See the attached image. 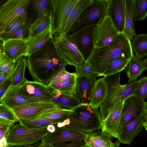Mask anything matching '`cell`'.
<instances>
[{"label": "cell", "instance_id": "9f6ffc18", "mask_svg": "<svg viewBox=\"0 0 147 147\" xmlns=\"http://www.w3.org/2000/svg\"><path fill=\"white\" fill-rule=\"evenodd\" d=\"M144 112L146 114V117H147V102H144Z\"/></svg>", "mask_w": 147, "mask_h": 147}, {"label": "cell", "instance_id": "f5cc1de1", "mask_svg": "<svg viewBox=\"0 0 147 147\" xmlns=\"http://www.w3.org/2000/svg\"><path fill=\"white\" fill-rule=\"evenodd\" d=\"M56 127L53 124H50L47 127V130L51 133L54 132L56 130Z\"/></svg>", "mask_w": 147, "mask_h": 147}, {"label": "cell", "instance_id": "d4e9b609", "mask_svg": "<svg viewBox=\"0 0 147 147\" xmlns=\"http://www.w3.org/2000/svg\"><path fill=\"white\" fill-rule=\"evenodd\" d=\"M125 8L124 27L123 33L130 40L136 35L135 16L133 0H124Z\"/></svg>", "mask_w": 147, "mask_h": 147}, {"label": "cell", "instance_id": "91938a15", "mask_svg": "<svg viewBox=\"0 0 147 147\" xmlns=\"http://www.w3.org/2000/svg\"><path fill=\"white\" fill-rule=\"evenodd\" d=\"M82 147H85V146H84Z\"/></svg>", "mask_w": 147, "mask_h": 147}, {"label": "cell", "instance_id": "60d3db41", "mask_svg": "<svg viewBox=\"0 0 147 147\" xmlns=\"http://www.w3.org/2000/svg\"><path fill=\"white\" fill-rule=\"evenodd\" d=\"M32 4L37 16L41 15L47 8L50 3V0H33Z\"/></svg>", "mask_w": 147, "mask_h": 147}, {"label": "cell", "instance_id": "e0dca14e", "mask_svg": "<svg viewBox=\"0 0 147 147\" xmlns=\"http://www.w3.org/2000/svg\"><path fill=\"white\" fill-rule=\"evenodd\" d=\"M107 15L109 16L117 30L123 33L125 24L124 0H107Z\"/></svg>", "mask_w": 147, "mask_h": 147}, {"label": "cell", "instance_id": "4dcf8cb0", "mask_svg": "<svg viewBox=\"0 0 147 147\" xmlns=\"http://www.w3.org/2000/svg\"><path fill=\"white\" fill-rule=\"evenodd\" d=\"M77 78V77L75 73L69 78L48 87L51 89L59 90L63 94L76 95Z\"/></svg>", "mask_w": 147, "mask_h": 147}, {"label": "cell", "instance_id": "f546056e", "mask_svg": "<svg viewBox=\"0 0 147 147\" xmlns=\"http://www.w3.org/2000/svg\"><path fill=\"white\" fill-rule=\"evenodd\" d=\"M125 70L126 75L128 78V82H132L136 81L144 70L142 59L134 55L130 59Z\"/></svg>", "mask_w": 147, "mask_h": 147}, {"label": "cell", "instance_id": "44dd1931", "mask_svg": "<svg viewBox=\"0 0 147 147\" xmlns=\"http://www.w3.org/2000/svg\"><path fill=\"white\" fill-rule=\"evenodd\" d=\"M20 86H10L0 99L2 103L11 109L16 107L32 102L40 101L24 97L20 93Z\"/></svg>", "mask_w": 147, "mask_h": 147}, {"label": "cell", "instance_id": "f1b7e54d", "mask_svg": "<svg viewBox=\"0 0 147 147\" xmlns=\"http://www.w3.org/2000/svg\"><path fill=\"white\" fill-rule=\"evenodd\" d=\"M20 57L16 61L12 74L10 78L11 86H21L27 80L25 77V72L27 65L26 59Z\"/></svg>", "mask_w": 147, "mask_h": 147}, {"label": "cell", "instance_id": "9a60e30c", "mask_svg": "<svg viewBox=\"0 0 147 147\" xmlns=\"http://www.w3.org/2000/svg\"><path fill=\"white\" fill-rule=\"evenodd\" d=\"M144 102V100L133 95L129 96L124 100L118 133L125 125L143 114Z\"/></svg>", "mask_w": 147, "mask_h": 147}, {"label": "cell", "instance_id": "f907efd6", "mask_svg": "<svg viewBox=\"0 0 147 147\" xmlns=\"http://www.w3.org/2000/svg\"><path fill=\"white\" fill-rule=\"evenodd\" d=\"M8 146L6 136L0 139V147H7Z\"/></svg>", "mask_w": 147, "mask_h": 147}, {"label": "cell", "instance_id": "b9f144b4", "mask_svg": "<svg viewBox=\"0 0 147 147\" xmlns=\"http://www.w3.org/2000/svg\"><path fill=\"white\" fill-rule=\"evenodd\" d=\"M76 69L75 73L77 77H89L94 74L91 71L89 63L86 60L80 67Z\"/></svg>", "mask_w": 147, "mask_h": 147}, {"label": "cell", "instance_id": "c3c4849f", "mask_svg": "<svg viewBox=\"0 0 147 147\" xmlns=\"http://www.w3.org/2000/svg\"><path fill=\"white\" fill-rule=\"evenodd\" d=\"M15 123L0 118V128L6 127L11 128L15 125Z\"/></svg>", "mask_w": 147, "mask_h": 147}, {"label": "cell", "instance_id": "83f0119b", "mask_svg": "<svg viewBox=\"0 0 147 147\" xmlns=\"http://www.w3.org/2000/svg\"><path fill=\"white\" fill-rule=\"evenodd\" d=\"M51 26L50 11L47 9L29 25V39L43 32Z\"/></svg>", "mask_w": 147, "mask_h": 147}, {"label": "cell", "instance_id": "680465c9", "mask_svg": "<svg viewBox=\"0 0 147 147\" xmlns=\"http://www.w3.org/2000/svg\"><path fill=\"white\" fill-rule=\"evenodd\" d=\"M143 126L147 131V117L146 116V119L144 122Z\"/></svg>", "mask_w": 147, "mask_h": 147}, {"label": "cell", "instance_id": "db71d44e", "mask_svg": "<svg viewBox=\"0 0 147 147\" xmlns=\"http://www.w3.org/2000/svg\"><path fill=\"white\" fill-rule=\"evenodd\" d=\"M142 62L144 70H147V57L142 60Z\"/></svg>", "mask_w": 147, "mask_h": 147}, {"label": "cell", "instance_id": "836d02e7", "mask_svg": "<svg viewBox=\"0 0 147 147\" xmlns=\"http://www.w3.org/2000/svg\"><path fill=\"white\" fill-rule=\"evenodd\" d=\"M66 116L56 119H49L39 118L34 120H21L19 123L27 127L33 128L47 127L50 124H57L63 121Z\"/></svg>", "mask_w": 147, "mask_h": 147}, {"label": "cell", "instance_id": "7c38bea8", "mask_svg": "<svg viewBox=\"0 0 147 147\" xmlns=\"http://www.w3.org/2000/svg\"><path fill=\"white\" fill-rule=\"evenodd\" d=\"M97 25H92L68 35L86 60L94 49L93 33Z\"/></svg>", "mask_w": 147, "mask_h": 147}, {"label": "cell", "instance_id": "e575fe53", "mask_svg": "<svg viewBox=\"0 0 147 147\" xmlns=\"http://www.w3.org/2000/svg\"><path fill=\"white\" fill-rule=\"evenodd\" d=\"M29 26L26 24L10 32L0 33L1 41L11 39H20L28 41L30 38Z\"/></svg>", "mask_w": 147, "mask_h": 147}, {"label": "cell", "instance_id": "277c9868", "mask_svg": "<svg viewBox=\"0 0 147 147\" xmlns=\"http://www.w3.org/2000/svg\"><path fill=\"white\" fill-rule=\"evenodd\" d=\"M98 109L89 105H81L75 108L66 116L69 125L86 134L101 129L102 121Z\"/></svg>", "mask_w": 147, "mask_h": 147}, {"label": "cell", "instance_id": "d590c367", "mask_svg": "<svg viewBox=\"0 0 147 147\" xmlns=\"http://www.w3.org/2000/svg\"><path fill=\"white\" fill-rule=\"evenodd\" d=\"M136 21L144 20L147 16V0H133Z\"/></svg>", "mask_w": 147, "mask_h": 147}, {"label": "cell", "instance_id": "9c48e42d", "mask_svg": "<svg viewBox=\"0 0 147 147\" xmlns=\"http://www.w3.org/2000/svg\"><path fill=\"white\" fill-rule=\"evenodd\" d=\"M30 0H7L0 7V33L15 19L22 17L26 22Z\"/></svg>", "mask_w": 147, "mask_h": 147}, {"label": "cell", "instance_id": "d6986e66", "mask_svg": "<svg viewBox=\"0 0 147 147\" xmlns=\"http://www.w3.org/2000/svg\"><path fill=\"white\" fill-rule=\"evenodd\" d=\"M124 101L119 102L106 119L102 121L101 128L102 131L107 132L113 137L117 138L118 136Z\"/></svg>", "mask_w": 147, "mask_h": 147}, {"label": "cell", "instance_id": "816d5d0a", "mask_svg": "<svg viewBox=\"0 0 147 147\" xmlns=\"http://www.w3.org/2000/svg\"><path fill=\"white\" fill-rule=\"evenodd\" d=\"M42 140L39 142L34 144L26 146H10L7 147H39L42 144Z\"/></svg>", "mask_w": 147, "mask_h": 147}, {"label": "cell", "instance_id": "bcb514c9", "mask_svg": "<svg viewBox=\"0 0 147 147\" xmlns=\"http://www.w3.org/2000/svg\"><path fill=\"white\" fill-rule=\"evenodd\" d=\"M11 84V80L10 78L0 83V99L6 92Z\"/></svg>", "mask_w": 147, "mask_h": 147}, {"label": "cell", "instance_id": "52a82bcc", "mask_svg": "<svg viewBox=\"0 0 147 147\" xmlns=\"http://www.w3.org/2000/svg\"><path fill=\"white\" fill-rule=\"evenodd\" d=\"M107 0H92L67 35L86 27L98 24L107 15Z\"/></svg>", "mask_w": 147, "mask_h": 147}, {"label": "cell", "instance_id": "ffe728a7", "mask_svg": "<svg viewBox=\"0 0 147 147\" xmlns=\"http://www.w3.org/2000/svg\"><path fill=\"white\" fill-rule=\"evenodd\" d=\"M98 75L94 74L89 77H77L76 92L82 105H88L91 100L93 88Z\"/></svg>", "mask_w": 147, "mask_h": 147}, {"label": "cell", "instance_id": "7402d4cb", "mask_svg": "<svg viewBox=\"0 0 147 147\" xmlns=\"http://www.w3.org/2000/svg\"><path fill=\"white\" fill-rule=\"evenodd\" d=\"M109 90V86L105 77L97 79L94 83L88 104L91 107L98 109L105 100Z\"/></svg>", "mask_w": 147, "mask_h": 147}, {"label": "cell", "instance_id": "30bf717a", "mask_svg": "<svg viewBox=\"0 0 147 147\" xmlns=\"http://www.w3.org/2000/svg\"><path fill=\"white\" fill-rule=\"evenodd\" d=\"M119 34L110 17L106 16L94 29L93 37L94 48L103 47L111 44Z\"/></svg>", "mask_w": 147, "mask_h": 147}, {"label": "cell", "instance_id": "484cf974", "mask_svg": "<svg viewBox=\"0 0 147 147\" xmlns=\"http://www.w3.org/2000/svg\"><path fill=\"white\" fill-rule=\"evenodd\" d=\"M51 26L32 38L26 42L25 53L24 56L27 57L42 47L48 40L53 37Z\"/></svg>", "mask_w": 147, "mask_h": 147}, {"label": "cell", "instance_id": "8fae6325", "mask_svg": "<svg viewBox=\"0 0 147 147\" xmlns=\"http://www.w3.org/2000/svg\"><path fill=\"white\" fill-rule=\"evenodd\" d=\"M59 107L53 102L38 101L20 105L13 109L18 120H34L43 114Z\"/></svg>", "mask_w": 147, "mask_h": 147}, {"label": "cell", "instance_id": "2e32d148", "mask_svg": "<svg viewBox=\"0 0 147 147\" xmlns=\"http://www.w3.org/2000/svg\"><path fill=\"white\" fill-rule=\"evenodd\" d=\"M146 119L145 113L131 120L124 126L119 132L117 138L120 143L130 144L135 138L143 129Z\"/></svg>", "mask_w": 147, "mask_h": 147}, {"label": "cell", "instance_id": "11a10c76", "mask_svg": "<svg viewBox=\"0 0 147 147\" xmlns=\"http://www.w3.org/2000/svg\"><path fill=\"white\" fill-rule=\"evenodd\" d=\"M4 53V47L3 43L1 42L0 47V54Z\"/></svg>", "mask_w": 147, "mask_h": 147}, {"label": "cell", "instance_id": "ba28073f", "mask_svg": "<svg viewBox=\"0 0 147 147\" xmlns=\"http://www.w3.org/2000/svg\"><path fill=\"white\" fill-rule=\"evenodd\" d=\"M54 42L57 49L67 65L74 66L76 69L80 67L86 60L68 35H55Z\"/></svg>", "mask_w": 147, "mask_h": 147}, {"label": "cell", "instance_id": "5b68a950", "mask_svg": "<svg viewBox=\"0 0 147 147\" xmlns=\"http://www.w3.org/2000/svg\"><path fill=\"white\" fill-rule=\"evenodd\" d=\"M49 133L47 127L30 128L19 123L10 128L6 137L8 146H26L39 142Z\"/></svg>", "mask_w": 147, "mask_h": 147}, {"label": "cell", "instance_id": "7a4b0ae2", "mask_svg": "<svg viewBox=\"0 0 147 147\" xmlns=\"http://www.w3.org/2000/svg\"><path fill=\"white\" fill-rule=\"evenodd\" d=\"M122 55L131 59L134 54L131 40L123 33H120L111 44L103 47L94 48L86 60L89 64L92 74L102 76L108 65Z\"/></svg>", "mask_w": 147, "mask_h": 147}, {"label": "cell", "instance_id": "603a6c76", "mask_svg": "<svg viewBox=\"0 0 147 147\" xmlns=\"http://www.w3.org/2000/svg\"><path fill=\"white\" fill-rule=\"evenodd\" d=\"M27 41L22 39H11L3 42L4 54L16 61L24 56Z\"/></svg>", "mask_w": 147, "mask_h": 147}, {"label": "cell", "instance_id": "d6a6232c", "mask_svg": "<svg viewBox=\"0 0 147 147\" xmlns=\"http://www.w3.org/2000/svg\"><path fill=\"white\" fill-rule=\"evenodd\" d=\"M130 59L124 55L115 58L108 65L102 76L107 77L120 72L125 69Z\"/></svg>", "mask_w": 147, "mask_h": 147}, {"label": "cell", "instance_id": "5bb4252c", "mask_svg": "<svg viewBox=\"0 0 147 147\" xmlns=\"http://www.w3.org/2000/svg\"><path fill=\"white\" fill-rule=\"evenodd\" d=\"M21 95L27 98L40 101L53 102V98L48 86L39 82L27 80L20 87Z\"/></svg>", "mask_w": 147, "mask_h": 147}, {"label": "cell", "instance_id": "cb8c5ba5", "mask_svg": "<svg viewBox=\"0 0 147 147\" xmlns=\"http://www.w3.org/2000/svg\"><path fill=\"white\" fill-rule=\"evenodd\" d=\"M49 89L53 97V102L59 107L72 110L82 105L80 98L77 94H65L59 90Z\"/></svg>", "mask_w": 147, "mask_h": 147}, {"label": "cell", "instance_id": "6f0895ef", "mask_svg": "<svg viewBox=\"0 0 147 147\" xmlns=\"http://www.w3.org/2000/svg\"><path fill=\"white\" fill-rule=\"evenodd\" d=\"M51 145L45 144L43 143L39 147H51Z\"/></svg>", "mask_w": 147, "mask_h": 147}, {"label": "cell", "instance_id": "8992f818", "mask_svg": "<svg viewBox=\"0 0 147 147\" xmlns=\"http://www.w3.org/2000/svg\"><path fill=\"white\" fill-rule=\"evenodd\" d=\"M78 0H51V28L55 35L62 34L70 13Z\"/></svg>", "mask_w": 147, "mask_h": 147}, {"label": "cell", "instance_id": "ee69618b", "mask_svg": "<svg viewBox=\"0 0 147 147\" xmlns=\"http://www.w3.org/2000/svg\"><path fill=\"white\" fill-rule=\"evenodd\" d=\"M25 24L26 22L22 17H18L13 21L1 33L11 32L22 26Z\"/></svg>", "mask_w": 147, "mask_h": 147}, {"label": "cell", "instance_id": "ac0fdd59", "mask_svg": "<svg viewBox=\"0 0 147 147\" xmlns=\"http://www.w3.org/2000/svg\"><path fill=\"white\" fill-rule=\"evenodd\" d=\"M113 136L102 131H96L88 134L84 133L85 147H119L118 141H112Z\"/></svg>", "mask_w": 147, "mask_h": 147}, {"label": "cell", "instance_id": "74e56055", "mask_svg": "<svg viewBox=\"0 0 147 147\" xmlns=\"http://www.w3.org/2000/svg\"><path fill=\"white\" fill-rule=\"evenodd\" d=\"M133 95L144 100L147 97V76L141 78Z\"/></svg>", "mask_w": 147, "mask_h": 147}, {"label": "cell", "instance_id": "6da1fadb", "mask_svg": "<svg viewBox=\"0 0 147 147\" xmlns=\"http://www.w3.org/2000/svg\"><path fill=\"white\" fill-rule=\"evenodd\" d=\"M26 61V66L33 81L47 86L67 65L59 54L53 37L42 47L27 57Z\"/></svg>", "mask_w": 147, "mask_h": 147}, {"label": "cell", "instance_id": "681fc988", "mask_svg": "<svg viewBox=\"0 0 147 147\" xmlns=\"http://www.w3.org/2000/svg\"><path fill=\"white\" fill-rule=\"evenodd\" d=\"M10 128L6 127H4L0 128V138H2L6 135L8 132Z\"/></svg>", "mask_w": 147, "mask_h": 147}, {"label": "cell", "instance_id": "7bdbcfd3", "mask_svg": "<svg viewBox=\"0 0 147 147\" xmlns=\"http://www.w3.org/2000/svg\"><path fill=\"white\" fill-rule=\"evenodd\" d=\"M75 74V73H69L65 69V68L63 69L58 73L50 82L48 86L60 82L64 80L67 79Z\"/></svg>", "mask_w": 147, "mask_h": 147}, {"label": "cell", "instance_id": "f6af8a7d", "mask_svg": "<svg viewBox=\"0 0 147 147\" xmlns=\"http://www.w3.org/2000/svg\"><path fill=\"white\" fill-rule=\"evenodd\" d=\"M84 139L71 142H61L51 145V147H82L85 146Z\"/></svg>", "mask_w": 147, "mask_h": 147}, {"label": "cell", "instance_id": "4316f807", "mask_svg": "<svg viewBox=\"0 0 147 147\" xmlns=\"http://www.w3.org/2000/svg\"><path fill=\"white\" fill-rule=\"evenodd\" d=\"M92 2V0H78L70 13L62 34L65 35L68 34L84 11L91 3Z\"/></svg>", "mask_w": 147, "mask_h": 147}, {"label": "cell", "instance_id": "1f68e13d", "mask_svg": "<svg viewBox=\"0 0 147 147\" xmlns=\"http://www.w3.org/2000/svg\"><path fill=\"white\" fill-rule=\"evenodd\" d=\"M132 40L131 46L135 56L142 59L147 56V34H138Z\"/></svg>", "mask_w": 147, "mask_h": 147}, {"label": "cell", "instance_id": "ab89813d", "mask_svg": "<svg viewBox=\"0 0 147 147\" xmlns=\"http://www.w3.org/2000/svg\"><path fill=\"white\" fill-rule=\"evenodd\" d=\"M16 61L5 54H0V73L7 71L14 67Z\"/></svg>", "mask_w": 147, "mask_h": 147}, {"label": "cell", "instance_id": "3957f363", "mask_svg": "<svg viewBox=\"0 0 147 147\" xmlns=\"http://www.w3.org/2000/svg\"><path fill=\"white\" fill-rule=\"evenodd\" d=\"M105 77L108 83L109 90L106 99L99 110L102 121L106 119L119 102L124 101L133 94L140 82L138 80L121 85L120 72Z\"/></svg>", "mask_w": 147, "mask_h": 147}, {"label": "cell", "instance_id": "f35d334b", "mask_svg": "<svg viewBox=\"0 0 147 147\" xmlns=\"http://www.w3.org/2000/svg\"><path fill=\"white\" fill-rule=\"evenodd\" d=\"M0 118L13 123L19 121L12 109L0 103Z\"/></svg>", "mask_w": 147, "mask_h": 147}, {"label": "cell", "instance_id": "4fadbf2b", "mask_svg": "<svg viewBox=\"0 0 147 147\" xmlns=\"http://www.w3.org/2000/svg\"><path fill=\"white\" fill-rule=\"evenodd\" d=\"M56 130L50 133L42 141L43 143L51 145L61 142H73L84 139V132L70 125L59 127L55 126Z\"/></svg>", "mask_w": 147, "mask_h": 147}, {"label": "cell", "instance_id": "8d00e7d4", "mask_svg": "<svg viewBox=\"0 0 147 147\" xmlns=\"http://www.w3.org/2000/svg\"><path fill=\"white\" fill-rule=\"evenodd\" d=\"M73 111V109L68 110L58 107L43 114L37 119L42 118L49 119H58L68 115Z\"/></svg>", "mask_w": 147, "mask_h": 147}, {"label": "cell", "instance_id": "7dc6e473", "mask_svg": "<svg viewBox=\"0 0 147 147\" xmlns=\"http://www.w3.org/2000/svg\"><path fill=\"white\" fill-rule=\"evenodd\" d=\"M14 66H15L12 68L7 71L0 73V83L10 78Z\"/></svg>", "mask_w": 147, "mask_h": 147}]
</instances>
